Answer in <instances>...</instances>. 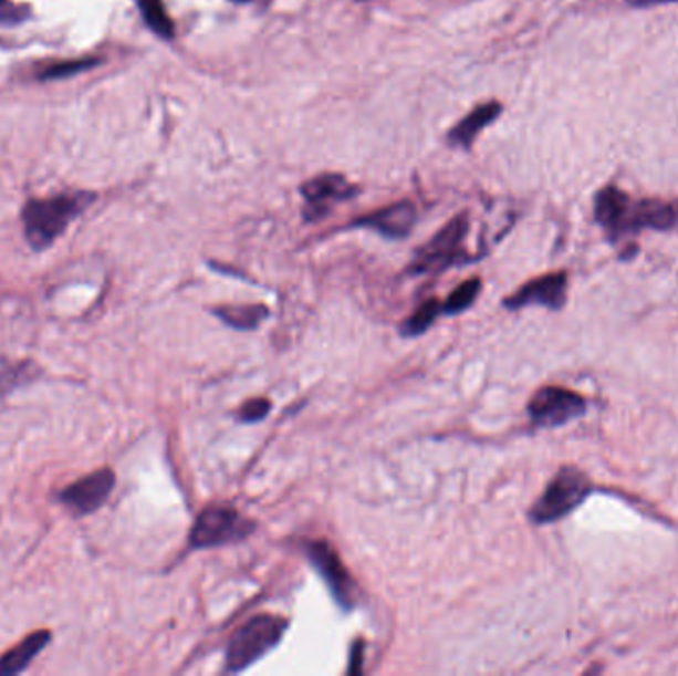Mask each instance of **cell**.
<instances>
[{
	"label": "cell",
	"instance_id": "cell-1",
	"mask_svg": "<svg viewBox=\"0 0 678 676\" xmlns=\"http://www.w3.org/2000/svg\"><path fill=\"white\" fill-rule=\"evenodd\" d=\"M96 199L92 193L80 191L70 195H56L50 199H32L22 209L24 239L34 250H46L64 232L67 225L82 215Z\"/></svg>",
	"mask_w": 678,
	"mask_h": 676
},
{
	"label": "cell",
	"instance_id": "cell-2",
	"mask_svg": "<svg viewBox=\"0 0 678 676\" xmlns=\"http://www.w3.org/2000/svg\"><path fill=\"white\" fill-rule=\"evenodd\" d=\"M592 492V480L583 470L575 467L560 468L545 486L542 496L530 508L528 518L532 524H554L565 516L572 514Z\"/></svg>",
	"mask_w": 678,
	"mask_h": 676
},
{
	"label": "cell",
	"instance_id": "cell-3",
	"mask_svg": "<svg viewBox=\"0 0 678 676\" xmlns=\"http://www.w3.org/2000/svg\"><path fill=\"white\" fill-rule=\"evenodd\" d=\"M288 621L277 615H257L234 631L227 648V668L240 673L268 655L286 633Z\"/></svg>",
	"mask_w": 678,
	"mask_h": 676
},
{
	"label": "cell",
	"instance_id": "cell-4",
	"mask_svg": "<svg viewBox=\"0 0 678 676\" xmlns=\"http://www.w3.org/2000/svg\"><path fill=\"white\" fill-rule=\"evenodd\" d=\"M254 528L257 524L240 516L232 506L210 505L197 516L189 533V545L192 550H207L239 543L247 540Z\"/></svg>",
	"mask_w": 678,
	"mask_h": 676
},
{
	"label": "cell",
	"instance_id": "cell-5",
	"mask_svg": "<svg viewBox=\"0 0 678 676\" xmlns=\"http://www.w3.org/2000/svg\"><path fill=\"white\" fill-rule=\"evenodd\" d=\"M587 413V401L580 393L564 387H542L528 403V415L535 427H564Z\"/></svg>",
	"mask_w": 678,
	"mask_h": 676
},
{
	"label": "cell",
	"instance_id": "cell-6",
	"mask_svg": "<svg viewBox=\"0 0 678 676\" xmlns=\"http://www.w3.org/2000/svg\"><path fill=\"white\" fill-rule=\"evenodd\" d=\"M469 232V217L459 215L449 220L413 258V274H432L449 268L460 257V247Z\"/></svg>",
	"mask_w": 678,
	"mask_h": 676
},
{
	"label": "cell",
	"instance_id": "cell-7",
	"mask_svg": "<svg viewBox=\"0 0 678 676\" xmlns=\"http://www.w3.org/2000/svg\"><path fill=\"white\" fill-rule=\"evenodd\" d=\"M115 472L112 468H100L86 477L77 478L72 485L58 492V502L67 508L77 518L94 514L105 502L115 488Z\"/></svg>",
	"mask_w": 678,
	"mask_h": 676
},
{
	"label": "cell",
	"instance_id": "cell-8",
	"mask_svg": "<svg viewBox=\"0 0 678 676\" xmlns=\"http://www.w3.org/2000/svg\"><path fill=\"white\" fill-rule=\"evenodd\" d=\"M306 555L312 568L324 580L332 597L337 601V605L345 611L352 610L357 597V585L334 548L327 542H310L306 545Z\"/></svg>",
	"mask_w": 678,
	"mask_h": 676
},
{
	"label": "cell",
	"instance_id": "cell-9",
	"mask_svg": "<svg viewBox=\"0 0 678 676\" xmlns=\"http://www.w3.org/2000/svg\"><path fill=\"white\" fill-rule=\"evenodd\" d=\"M357 195V187L345 179L344 175L325 173L317 175L312 181L302 185V197L306 200L307 220H317L325 217L335 202H344Z\"/></svg>",
	"mask_w": 678,
	"mask_h": 676
},
{
	"label": "cell",
	"instance_id": "cell-10",
	"mask_svg": "<svg viewBox=\"0 0 678 676\" xmlns=\"http://www.w3.org/2000/svg\"><path fill=\"white\" fill-rule=\"evenodd\" d=\"M567 298V274L554 272L535 278L520 288L518 292L508 295L504 305L508 310H522L528 305H544L547 310H562Z\"/></svg>",
	"mask_w": 678,
	"mask_h": 676
},
{
	"label": "cell",
	"instance_id": "cell-11",
	"mask_svg": "<svg viewBox=\"0 0 678 676\" xmlns=\"http://www.w3.org/2000/svg\"><path fill=\"white\" fill-rule=\"evenodd\" d=\"M675 227H678V200L672 202L657 199H645L639 202L630 200L619 239L643 229L670 230Z\"/></svg>",
	"mask_w": 678,
	"mask_h": 676
},
{
	"label": "cell",
	"instance_id": "cell-12",
	"mask_svg": "<svg viewBox=\"0 0 678 676\" xmlns=\"http://www.w3.org/2000/svg\"><path fill=\"white\" fill-rule=\"evenodd\" d=\"M417 222V209L411 202H395L372 215H365L354 222V227L377 230L387 239H405Z\"/></svg>",
	"mask_w": 678,
	"mask_h": 676
},
{
	"label": "cell",
	"instance_id": "cell-13",
	"mask_svg": "<svg viewBox=\"0 0 678 676\" xmlns=\"http://www.w3.org/2000/svg\"><path fill=\"white\" fill-rule=\"evenodd\" d=\"M629 205V197L617 187H607V189L597 193V197H595V220L602 225L609 239H619L623 220L627 217Z\"/></svg>",
	"mask_w": 678,
	"mask_h": 676
},
{
	"label": "cell",
	"instance_id": "cell-14",
	"mask_svg": "<svg viewBox=\"0 0 678 676\" xmlns=\"http://www.w3.org/2000/svg\"><path fill=\"white\" fill-rule=\"evenodd\" d=\"M50 641L52 633L49 628H40L29 637L22 638L17 647L10 648L0 657V676L19 675L22 670H27L30 663L49 647Z\"/></svg>",
	"mask_w": 678,
	"mask_h": 676
},
{
	"label": "cell",
	"instance_id": "cell-15",
	"mask_svg": "<svg viewBox=\"0 0 678 676\" xmlns=\"http://www.w3.org/2000/svg\"><path fill=\"white\" fill-rule=\"evenodd\" d=\"M502 112V105L497 102H488V104L478 105L469 115H465L459 124L450 129L449 144L455 147H470L477 137L487 125L492 124L498 115Z\"/></svg>",
	"mask_w": 678,
	"mask_h": 676
},
{
	"label": "cell",
	"instance_id": "cell-16",
	"mask_svg": "<svg viewBox=\"0 0 678 676\" xmlns=\"http://www.w3.org/2000/svg\"><path fill=\"white\" fill-rule=\"evenodd\" d=\"M215 315L234 330H257L268 318L267 305H222Z\"/></svg>",
	"mask_w": 678,
	"mask_h": 676
},
{
	"label": "cell",
	"instance_id": "cell-17",
	"mask_svg": "<svg viewBox=\"0 0 678 676\" xmlns=\"http://www.w3.org/2000/svg\"><path fill=\"white\" fill-rule=\"evenodd\" d=\"M40 367L30 360L24 362L10 363L0 370V401L7 399L10 393L19 387H24L29 383L39 379Z\"/></svg>",
	"mask_w": 678,
	"mask_h": 676
},
{
	"label": "cell",
	"instance_id": "cell-18",
	"mask_svg": "<svg viewBox=\"0 0 678 676\" xmlns=\"http://www.w3.org/2000/svg\"><path fill=\"white\" fill-rule=\"evenodd\" d=\"M137 7L142 10L145 24L154 30L157 37L165 40H171L175 34V24H173L169 12L165 9L163 0H137Z\"/></svg>",
	"mask_w": 678,
	"mask_h": 676
},
{
	"label": "cell",
	"instance_id": "cell-19",
	"mask_svg": "<svg viewBox=\"0 0 678 676\" xmlns=\"http://www.w3.org/2000/svg\"><path fill=\"white\" fill-rule=\"evenodd\" d=\"M440 312H442V304H439L437 300H427L401 325V335H405V337H417V335L425 334L430 325L435 324V320L439 318Z\"/></svg>",
	"mask_w": 678,
	"mask_h": 676
},
{
	"label": "cell",
	"instance_id": "cell-20",
	"mask_svg": "<svg viewBox=\"0 0 678 676\" xmlns=\"http://www.w3.org/2000/svg\"><path fill=\"white\" fill-rule=\"evenodd\" d=\"M480 288H482L480 278H470L467 282H462L460 287L452 290L449 300L442 305V312H445V314H460V312L469 310L470 305L477 302L478 294H480Z\"/></svg>",
	"mask_w": 678,
	"mask_h": 676
},
{
	"label": "cell",
	"instance_id": "cell-21",
	"mask_svg": "<svg viewBox=\"0 0 678 676\" xmlns=\"http://www.w3.org/2000/svg\"><path fill=\"white\" fill-rule=\"evenodd\" d=\"M97 60L86 58V60H67V62H58L52 66L44 67V72L40 74V80H60V77H70L80 72H86L90 67H94Z\"/></svg>",
	"mask_w": 678,
	"mask_h": 676
},
{
	"label": "cell",
	"instance_id": "cell-22",
	"mask_svg": "<svg viewBox=\"0 0 678 676\" xmlns=\"http://www.w3.org/2000/svg\"><path fill=\"white\" fill-rule=\"evenodd\" d=\"M270 401L268 399H250L240 407L239 417L240 423H257L262 420L270 413Z\"/></svg>",
	"mask_w": 678,
	"mask_h": 676
},
{
	"label": "cell",
	"instance_id": "cell-23",
	"mask_svg": "<svg viewBox=\"0 0 678 676\" xmlns=\"http://www.w3.org/2000/svg\"><path fill=\"white\" fill-rule=\"evenodd\" d=\"M237 2H249V0H237Z\"/></svg>",
	"mask_w": 678,
	"mask_h": 676
},
{
	"label": "cell",
	"instance_id": "cell-24",
	"mask_svg": "<svg viewBox=\"0 0 678 676\" xmlns=\"http://www.w3.org/2000/svg\"><path fill=\"white\" fill-rule=\"evenodd\" d=\"M0 2H4V0H0Z\"/></svg>",
	"mask_w": 678,
	"mask_h": 676
}]
</instances>
